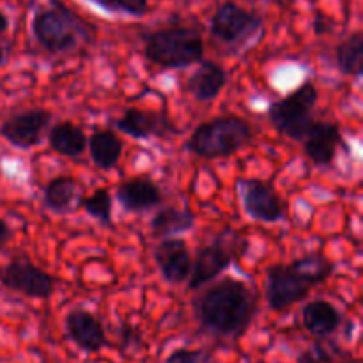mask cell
I'll return each mask as SVG.
<instances>
[{
  "label": "cell",
  "mask_w": 363,
  "mask_h": 363,
  "mask_svg": "<svg viewBox=\"0 0 363 363\" xmlns=\"http://www.w3.org/2000/svg\"><path fill=\"white\" fill-rule=\"evenodd\" d=\"M301 325L311 335L326 339L340 328L342 314L335 305L326 300L308 301L301 308Z\"/></svg>",
  "instance_id": "obj_18"
},
{
  "label": "cell",
  "mask_w": 363,
  "mask_h": 363,
  "mask_svg": "<svg viewBox=\"0 0 363 363\" xmlns=\"http://www.w3.org/2000/svg\"><path fill=\"white\" fill-rule=\"evenodd\" d=\"M236 190L245 215L259 223H279L286 218V204L273 184L257 177H240Z\"/></svg>",
  "instance_id": "obj_9"
},
{
  "label": "cell",
  "mask_w": 363,
  "mask_h": 363,
  "mask_svg": "<svg viewBox=\"0 0 363 363\" xmlns=\"http://www.w3.org/2000/svg\"><path fill=\"white\" fill-rule=\"evenodd\" d=\"M337 69L344 77L360 78L363 73V34L357 30L344 39L335 50Z\"/></svg>",
  "instance_id": "obj_23"
},
{
  "label": "cell",
  "mask_w": 363,
  "mask_h": 363,
  "mask_svg": "<svg viewBox=\"0 0 363 363\" xmlns=\"http://www.w3.org/2000/svg\"><path fill=\"white\" fill-rule=\"evenodd\" d=\"M301 144H303L305 155L314 165L326 167L332 165L339 149L344 147V137L337 123L314 121Z\"/></svg>",
  "instance_id": "obj_14"
},
{
  "label": "cell",
  "mask_w": 363,
  "mask_h": 363,
  "mask_svg": "<svg viewBox=\"0 0 363 363\" xmlns=\"http://www.w3.org/2000/svg\"><path fill=\"white\" fill-rule=\"evenodd\" d=\"M262 28V18L234 2H227L216 9L211 18V34L223 45L238 46L254 38Z\"/></svg>",
  "instance_id": "obj_10"
},
{
  "label": "cell",
  "mask_w": 363,
  "mask_h": 363,
  "mask_svg": "<svg viewBox=\"0 0 363 363\" xmlns=\"http://www.w3.org/2000/svg\"><path fill=\"white\" fill-rule=\"evenodd\" d=\"M319 99V91L312 82H303L282 99L269 103L268 119L275 131L291 140L303 142L308 130L314 124L312 110Z\"/></svg>",
  "instance_id": "obj_7"
},
{
  "label": "cell",
  "mask_w": 363,
  "mask_h": 363,
  "mask_svg": "<svg viewBox=\"0 0 363 363\" xmlns=\"http://www.w3.org/2000/svg\"><path fill=\"white\" fill-rule=\"evenodd\" d=\"M152 257L167 284L181 286L183 282H188L191 272V252L186 241L181 238L162 240L156 245Z\"/></svg>",
  "instance_id": "obj_13"
},
{
  "label": "cell",
  "mask_w": 363,
  "mask_h": 363,
  "mask_svg": "<svg viewBox=\"0 0 363 363\" xmlns=\"http://www.w3.org/2000/svg\"><path fill=\"white\" fill-rule=\"evenodd\" d=\"M227 71L213 60H202L201 66L190 74L186 82V91L197 101H213L225 89Z\"/></svg>",
  "instance_id": "obj_17"
},
{
  "label": "cell",
  "mask_w": 363,
  "mask_h": 363,
  "mask_svg": "<svg viewBox=\"0 0 363 363\" xmlns=\"http://www.w3.org/2000/svg\"><path fill=\"white\" fill-rule=\"evenodd\" d=\"M52 123V112L45 108H30L4 121L0 135L18 149H32L43 142Z\"/></svg>",
  "instance_id": "obj_12"
},
{
  "label": "cell",
  "mask_w": 363,
  "mask_h": 363,
  "mask_svg": "<svg viewBox=\"0 0 363 363\" xmlns=\"http://www.w3.org/2000/svg\"><path fill=\"white\" fill-rule=\"evenodd\" d=\"M330 360H332V354L323 344H315L300 357V363H326Z\"/></svg>",
  "instance_id": "obj_27"
},
{
  "label": "cell",
  "mask_w": 363,
  "mask_h": 363,
  "mask_svg": "<svg viewBox=\"0 0 363 363\" xmlns=\"http://www.w3.org/2000/svg\"><path fill=\"white\" fill-rule=\"evenodd\" d=\"M248 250V241L238 230L225 227L220 230L211 243L197 248L191 259V272L188 279L190 291H199L216 282L234 262L243 257Z\"/></svg>",
  "instance_id": "obj_6"
},
{
  "label": "cell",
  "mask_w": 363,
  "mask_h": 363,
  "mask_svg": "<svg viewBox=\"0 0 363 363\" xmlns=\"http://www.w3.org/2000/svg\"><path fill=\"white\" fill-rule=\"evenodd\" d=\"M11 236H13V233H11L9 225H7V223L0 218V247H4L6 243H9Z\"/></svg>",
  "instance_id": "obj_28"
},
{
  "label": "cell",
  "mask_w": 363,
  "mask_h": 363,
  "mask_svg": "<svg viewBox=\"0 0 363 363\" xmlns=\"http://www.w3.org/2000/svg\"><path fill=\"white\" fill-rule=\"evenodd\" d=\"M254 124L240 116H220L199 124L188 138V151L199 158L218 160L234 155L254 140Z\"/></svg>",
  "instance_id": "obj_4"
},
{
  "label": "cell",
  "mask_w": 363,
  "mask_h": 363,
  "mask_svg": "<svg viewBox=\"0 0 363 363\" xmlns=\"http://www.w3.org/2000/svg\"><path fill=\"white\" fill-rule=\"evenodd\" d=\"M87 149L91 162L99 170H112L119 163L124 144L113 131L101 130L87 137Z\"/></svg>",
  "instance_id": "obj_22"
},
{
  "label": "cell",
  "mask_w": 363,
  "mask_h": 363,
  "mask_svg": "<svg viewBox=\"0 0 363 363\" xmlns=\"http://www.w3.org/2000/svg\"><path fill=\"white\" fill-rule=\"evenodd\" d=\"M163 363H213L211 354L204 350H186L181 347L169 354Z\"/></svg>",
  "instance_id": "obj_25"
},
{
  "label": "cell",
  "mask_w": 363,
  "mask_h": 363,
  "mask_svg": "<svg viewBox=\"0 0 363 363\" xmlns=\"http://www.w3.org/2000/svg\"><path fill=\"white\" fill-rule=\"evenodd\" d=\"M48 145L66 158H78L87 149V135L71 121H60L48 131Z\"/></svg>",
  "instance_id": "obj_21"
},
{
  "label": "cell",
  "mask_w": 363,
  "mask_h": 363,
  "mask_svg": "<svg viewBox=\"0 0 363 363\" xmlns=\"http://www.w3.org/2000/svg\"><path fill=\"white\" fill-rule=\"evenodd\" d=\"M144 55L163 69H184L204 59V39L191 27H170L145 38Z\"/></svg>",
  "instance_id": "obj_5"
},
{
  "label": "cell",
  "mask_w": 363,
  "mask_h": 363,
  "mask_svg": "<svg viewBox=\"0 0 363 363\" xmlns=\"http://www.w3.org/2000/svg\"><path fill=\"white\" fill-rule=\"evenodd\" d=\"M7 25H9V21H7V18L0 13V34L7 30Z\"/></svg>",
  "instance_id": "obj_29"
},
{
  "label": "cell",
  "mask_w": 363,
  "mask_h": 363,
  "mask_svg": "<svg viewBox=\"0 0 363 363\" xmlns=\"http://www.w3.org/2000/svg\"><path fill=\"white\" fill-rule=\"evenodd\" d=\"M273 2L279 4V6H282V7H287V6H291V4H293L294 0H273Z\"/></svg>",
  "instance_id": "obj_31"
},
{
  "label": "cell",
  "mask_w": 363,
  "mask_h": 363,
  "mask_svg": "<svg viewBox=\"0 0 363 363\" xmlns=\"http://www.w3.org/2000/svg\"><path fill=\"white\" fill-rule=\"evenodd\" d=\"M335 272V264L323 254L294 259L289 264H273L266 272V301L273 312H286L307 300L318 286Z\"/></svg>",
  "instance_id": "obj_2"
},
{
  "label": "cell",
  "mask_w": 363,
  "mask_h": 363,
  "mask_svg": "<svg viewBox=\"0 0 363 363\" xmlns=\"http://www.w3.org/2000/svg\"><path fill=\"white\" fill-rule=\"evenodd\" d=\"M194 311L206 332L218 339L236 340L254 323L259 300L250 284L225 277L206 286L194 301Z\"/></svg>",
  "instance_id": "obj_1"
},
{
  "label": "cell",
  "mask_w": 363,
  "mask_h": 363,
  "mask_svg": "<svg viewBox=\"0 0 363 363\" xmlns=\"http://www.w3.org/2000/svg\"><path fill=\"white\" fill-rule=\"evenodd\" d=\"M2 62H4V50L2 46H0V66H2Z\"/></svg>",
  "instance_id": "obj_32"
},
{
  "label": "cell",
  "mask_w": 363,
  "mask_h": 363,
  "mask_svg": "<svg viewBox=\"0 0 363 363\" xmlns=\"http://www.w3.org/2000/svg\"><path fill=\"white\" fill-rule=\"evenodd\" d=\"M151 233L158 240L167 238H179L181 234H186L194 230L195 215L194 211L186 208H176V206H165L160 211L155 213L151 218Z\"/></svg>",
  "instance_id": "obj_20"
},
{
  "label": "cell",
  "mask_w": 363,
  "mask_h": 363,
  "mask_svg": "<svg viewBox=\"0 0 363 363\" xmlns=\"http://www.w3.org/2000/svg\"><path fill=\"white\" fill-rule=\"evenodd\" d=\"M32 32L35 41L53 55L77 52L82 46L91 45L94 39L92 25L60 0H50L48 6L35 13Z\"/></svg>",
  "instance_id": "obj_3"
},
{
  "label": "cell",
  "mask_w": 363,
  "mask_h": 363,
  "mask_svg": "<svg viewBox=\"0 0 363 363\" xmlns=\"http://www.w3.org/2000/svg\"><path fill=\"white\" fill-rule=\"evenodd\" d=\"M64 326L69 340H73L85 353H98L108 346L101 321L84 307L71 308L64 319Z\"/></svg>",
  "instance_id": "obj_15"
},
{
  "label": "cell",
  "mask_w": 363,
  "mask_h": 363,
  "mask_svg": "<svg viewBox=\"0 0 363 363\" xmlns=\"http://www.w3.org/2000/svg\"><path fill=\"white\" fill-rule=\"evenodd\" d=\"M147 0H108V11L130 16H144L147 13Z\"/></svg>",
  "instance_id": "obj_26"
},
{
  "label": "cell",
  "mask_w": 363,
  "mask_h": 363,
  "mask_svg": "<svg viewBox=\"0 0 363 363\" xmlns=\"http://www.w3.org/2000/svg\"><path fill=\"white\" fill-rule=\"evenodd\" d=\"M80 206L91 218L98 220L101 225L113 227V211H112V194L108 188H98L91 195L82 199Z\"/></svg>",
  "instance_id": "obj_24"
},
{
  "label": "cell",
  "mask_w": 363,
  "mask_h": 363,
  "mask_svg": "<svg viewBox=\"0 0 363 363\" xmlns=\"http://www.w3.org/2000/svg\"><path fill=\"white\" fill-rule=\"evenodd\" d=\"M116 199L126 213H145L162 204L163 194L152 179L135 176L117 186Z\"/></svg>",
  "instance_id": "obj_16"
},
{
  "label": "cell",
  "mask_w": 363,
  "mask_h": 363,
  "mask_svg": "<svg viewBox=\"0 0 363 363\" xmlns=\"http://www.w3.org/2000/svg\"><path fill=\"white\" fill-rule=\"evenodd\" d=\"M113 126L135 140L169 138L177 133V128L170 121L167 110L128 108L119 119L113 121Z\"/></svg>",
  "instance_id": "obj_11"
},
{
  "label": "cell",
  "mask_w": 363,
  "mask_h": 363,
  "mask_svg": "<svg viewBox=\"0 0 363 363\" xmlns=\"http://www.w3.org/2000/svg\"><path fill=\"white\" fill-rule=\"evenodd\" d=\"M0 284L6 289L32 300H48L55 293L57 279L21 255L0 268Z\"/></svg>",
  "instance_id": "obj_8"
},
{
  "label": "cell",
  "mask_w": 363,
  "mask_h": 363,
  "mask_svg": "<svg viewBox=\"0 0 363 363\" xmlns=\"http://www.w3.org/2000/svg\"><path fill=\"white\" fill-rule=\"evenodd\" d=\"M82 186L78 181L71 176H57L48 181L43 194L46 209L55 215H66L80 208L82 202Z\"/></svg>",
  "instance_id": "obj_19"
},
{
  "label": "cell",
  "mask_w": 363,
  "mask_h": 363,
  "mask_svg": "<svg viewBox=\"0 0 363 363\" xmlns=\"http://www.w3.org/2000/svg\"><path fill=\"white\" fill-rule=\"evenodd\" d=\"M353 363H360V362H358V360H354V362H353Z\"/></svg>",
  "instance_id": "obj_33"
},
{
  "label": "cell",
  "mask_w": 363,
  "mask_h": 363,
  "mask_svg": "<svg viewBox=\"0 0 363 363\" xmlns=\"http://www.w3.org/2000/svg\"><path fill=\"white\" fill-rule=\"evenodd\" d=\"M91 2L98 4L99 7H103V9H106V11H108V0H91Z\"/></svg>",
  "instance_id": "obj_30"
}]
</instances>
